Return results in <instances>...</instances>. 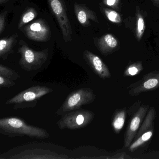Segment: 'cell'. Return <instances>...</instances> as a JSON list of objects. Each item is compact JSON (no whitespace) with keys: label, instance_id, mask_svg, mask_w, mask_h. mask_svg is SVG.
Segmentation results:
<instances>
[{"label":"cell","instance_id":"22","mask_svg":"<svg viewBox=\"0 0 159 159\" xmlns=\"http://www.w3.org/2000/svg\"><path fill=\"white\" fill-rule=\"evenodd\" d=\"M15 84V82L14 80L3 76H0V88H10L14 86Z\"/></svg>","mask_w":159,"mask_h":159},{"label":"cell","instance_id":"21","mask_svg":"<svg viewBox=\"0 0 159 159\" xmlns=\"http://www.w3.org/2000/svg\"><path fill=\"white\" fill-rule=\"evenodd\" d=\"M104 12L106 17L110 22L115 24H120L121 22L122 19L120 16L115 11L105 9Z\"/></svg>","mask_w":159,"mask_h":159},{"label":"cell","instance_id":"20","mask_svg":"<svg viewBox=\"0 0 159 159\" xmlns=\"http://www.w3.org/2000/svg\"><path fill=\"white\" fill-rule=\"evenodd\" d=\"M0 76L16 81L20 78V75L15 70L5 66L0 65Z\"/></svg>","mask_w":159,"mask_h":159},{"label":"cell","instance_id":"14","mask_svg":"<svg viewBox=\"0 0 159 159\" xmlns=\"http://www.w3.org/2000/svg\"><path fill=\"white\" fill-rule=\"evenodd\" d=\"M96 46L102 54L107 56L117 50L119 46V42L113 35L107 34L98 39Z\"/></svg>","mask_w":159,"mask_h":159},{"label":"cell","instance_id":"15","mask_svg":"<svg viewBox=\"0 0 159 159\" xmlns=\"http://www.w3.org/2000/svg\"><path fill=\"white\" fill-rule=\"evenodd\" d=\"M18 35L14 34L8 38L2 39L0 41V57L2 60L8 58L10 54L11 53L13 48L16 43Z\"/></svg>","mask_w":159,"mask_h":159},{"label":"cell","instance_id":"13","mask_svg":"<svg viewBox=\"0 0 159 159\" xmlns=\"http://www.w3.org/2000/svg\"><path fill=\"white\" fill-rule=\"evenodd\" d=\"M74 9L78 21L83 26H90L91 21L98 22V19L95 12L85 5L75 2L74 4Z\"/></svg>","mask_w":159,"mask_h":159},{"label":"cell","instance_id":"9","mask_svg":"<svg viewBox=\"0 0 159 159\" xmlns=\"http://www.w3.org/2000/svg\"><path fill=\"white\" fill-rule=\"evenodd\" d=\"M128 94L132 96H138L142 93L153 91L159 88V70L149 72L138 81L129 86Z\"/></svg>","mask_w":159,"mask_h":159},{"label":"cell","instance_id":"10","mask_svg":"<svg viewBox=\"0 0 159 159\" xmlns=\"http://www.w3.org/2000/svg\"><path fill=\"white\" fill-rule=\"evenodd\" d=\"M149 105H142L131 118L124 135V148H129L148 111Z\"/></svg>","mask_w":159,"mask_h":159},{"label":"cell","instance_id":"5","mask_svg":"<svg viewBox=\"0 0 159 159\" xmlns=\"http://www.w3.org/2000/svg\"><path fill=\"white\" fill-rule=\"evenodd\" d=\"M94 117V113L91 111L79 109L62 115L57 125L61 130H78L90 124Z\"/></svg>","mask_w":159,"mask_h":159},{"label":"cell","instance_id":"3","mask_svg":"<svg viewBox=\"0 0 159 159\" xmlns=\"http://www.w3.org/2000/svg\"><path fill=\"white\" fill-rule=\"evenodd\" d=\"M53 92L46 86L35 85L22 91L6 101V105L14 104V109L34 107L43 97Z\"/></svg>","mask_w":159,"mask_h":159},{"label":"cell","instance_id":"19","mask_svg":"<svg viewBox=\"0 0 159 159\" xmlns=\"http://www.w3.org/2000/svg\"><path fill=\"white\" fill-rule=\"evenodd\" d=\"M38 13L35 9L32 8H29L21 17L18 25V29H21L25 25L35 19Z\"/></svg>","mask_w":159,"mask_h":159},{"label":"cell","instance_id":"18","mask_svg":"<svg viewBox=\"0 0 159 159\" xmlns=\"http://www.w3.org/2000/svg\"><path fill=\"white\" fill-rule=\"evenodd\" d=\"M143 70L142 62H135L128 66L124 72V76L125 77H133L138 75Z\"/></svg>","mask_w":159,"mask_h":159},{"label":"cell","instance_id":"16","mask_svg":"<svg viewBox=\"0 0 159 159\" xmlns=\"http://www.w3.org/2000/svg\"><path fill=\"white\" fill-rule=\"evenodd\" d=\"M126 116V108H123L117 110L113 114L111 121V126L116 134H119L122 130Z\"/></svg>","mask_w":159,"mask_h":159},{"label":"cell","instance_id":"1","mask_svg":"<svg viewBox=\"0 0 159 159\" xmlns=\"http://www.w3.org/2000/svg\"><path fill=\"white\" fill-rule=\"evenodd\" d=\"M0 133L9 137L26 136L45 139L50 136L45 129L27 124L17 117H6L0 119Z\"/></svg>","mask_w":159,"mask_h":159},{"label":"cell","instance_id":"12","mask_svg":"<svg viewBox=\"0 0 159 159\" xmlns=\"http://www.w3.org/2000/svg\"><path fill=\"white\" fill-rule=\"evenodd\" d=\"M9 159H70L67 155L59 154L49 150L33 149L26 150L23 152L9 157Z\"/></svg>","mask_w":159,"mask_h":159},{"label":"cell","instance_id":"8","mask_svg":"<svg viewBox=\"0 0 159 159\" xmlns=\"http://www.w3.org/2000/svg\"><path fill=\"white\" fill-rule=\"evenodd\" d=\"M23 32L28 39L34 41L45 42L51 38L50 26L43 19H38L24 27Z\"/></svg>","mask_w":159,"mask_h":159},{"label":"cell","instance_id":"2","mask_svg":"<svg viewBox=\"0 0 159 159\" xmlns=\"http://www.w3.org/2000/svg\"><path fill=\"white\" fill-rule=\"evenodd\" d=\"M18 53L21 55L19 65L26 71L39 69L45 64L49 56L48 49L40 51H35L30 48L23 40L19 42Z\"/></svg>","mask_w":159,"mask_h":159},{"label":"cell","instance_id":"7","mask_svg":"<svg viewBox=\"0 0 159 159\" xmlns=\"http://www.w3.org/2000/svg\"><path fill=\"white\" fill-rule=\"evenodd\" d=\"M47 1L53 15L55 16L59 25L64 41L66 43L72 41V27L64 0Z\"/></svg>","mask_w":159,"mask_h":159},{"label":"cell","instance_id":"6","mask_svg":"<svg viewBox=\"0 0 159 159\" xmlns=\"http://www.w3.org/2000/svg\"><path fill=\"white\" fill-rule=\"evenodd\" d=\"M156 116L154 107L149 108L134 140L128 148L131 152H134L143 147L151 139L154 132V120Z\"/></svg>","mask_w":159,"mask_h":159},{"label":"cell","instance_id":"26","mask_svg":"<svg viewBox=\"0 0 159 159\" xmlns=\"http://www.w3.org/2000/svg\"><path fill=\"white\" fill-rule=\"evenodd\" d=\"M11 0H0V4L2 5L10 1Z\"/></svg>","mask_w":159,"mask_h":159},{"label":"cell","instance_id":"23","mask_svg":"<svg viewBox=\"0 0 159 159\" xmlns=\"http://www.w3.org/2000/svg\"><path fill=\"white\" fill-rule=\"evenodd\" d=\"M8 12H3L0 15V34L2 35L4 31L6 25V17Z\"/></svg>","mask_w":159,"mask_h":159},{"label":"cell","instance_id":"17","mask_svg":"<svg viewBox=\"0 0 159 159\" xmlns=\"http://www.w3.org/2000/svg\"><path fill=\"white\" fill-rule=\"evenodd\" d=\"M136 37L138 41H140L144 35L145 30V24L143 16L140 12L139 9L137 8L136 12Z\"/></svg>","mask_w":159,"mask_h":159},{"label":"cell","instance_id":"4","mask_svg":"<svg viewBox=\"0 0 159 159\" xmlns=\"http://www.w3.org/2000/svg\"><path fill=\"white\" fill-rule=\"evenodd\" d=\"M96 95L93 90L89 88H82L70 93L61 107L56 112V115H63L72 111L79 109L83 105L93 102Z\"/></svg>","mask_w":159,"mask_h":159},{"label":"cell","instance_id":"11","mask_svg":"<svg viewBox=\"0 0 159 159\" xmlns=\"http://www.w3.org/2000/svg\"><path fill=\"white\" fill-rule=\"evenodd\" d=\"M83 57L91 69L99 78L105 80L111 77L107 66L99 57L88 50H85L83 53Z\"/></svg>","mask_w":159,"mask_h":159},{"label":"cell","instance_id":"24","mask_svg":"<svg viewBox=\"0 0 159 159\" xmlns=\"http://www.w3.org/2000/svg\"><path fill=\"white\" fill-rule=\"evenodd\" d=\"M119 0H104V3L109 7H116L119 3Z\"/></svg>","mask_w":159,"mask_h":159},{"label":"cell","instance_id":"25","mask_svg":"<svg viewBox=\"0 0 159 159\" xmlns=\"http://www.w3.org/2000/svg\"><path fill=\"white\" fill-rule=\"evenodd\" d=\"M154 6L159 8V0H151Z\"/></svg>","mask_w":159,"mask_h":159}]
</instances>
